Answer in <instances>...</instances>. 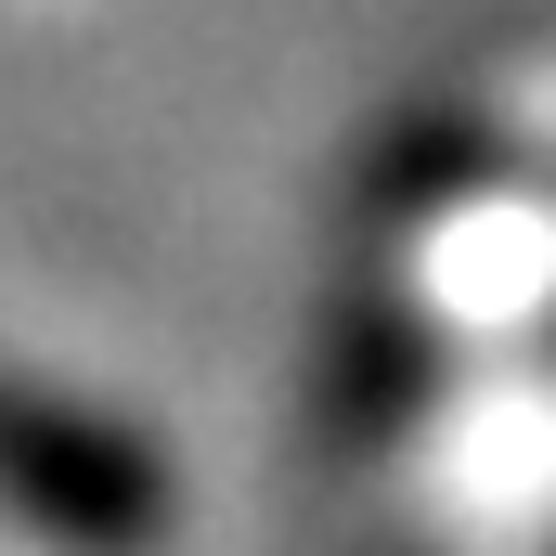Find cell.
<instances>
[{"instance_id": "cell-1", "label": "cell", "mask_w": 556, "mask_h": 556, "mask_svg": "<svg viewBox=\"0 0 556 556\" xmlns=\"http://www.w3.org/2000/svg\"><path fill=\"white\" fill-rule=\"evenodd\" d=\"M0 518L65 556H155L168 544V466L91 402L0 376Z\"/></svg>"}]
</instances>
